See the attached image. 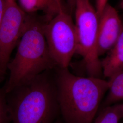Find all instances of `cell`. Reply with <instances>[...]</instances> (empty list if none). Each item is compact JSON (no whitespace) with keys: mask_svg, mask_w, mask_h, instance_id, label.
I'll return each mask as SVG.
<instances>
[{"mask_svg":"<svg viewBox=\"0 0 123 123\" xmlns=\"http://www.w3.org/2000/svg\"><path fill=\"white\" fill-rule=\"evenodd\" d=\"M68 5L71 9L75 8V0H67Z\"/></svg>","mask_w":123,"mask_h":123,"instance_id":"cell-15","label":"cell"},{"mask_svg":"<svg viewBox=\"0 0 123 123\" xmlns=\"http://www.w3.org/2000/svg\"><path fill=\"white\" fill-rule=\"evenodd\" d=\"M56 68L57 100L64 122L92 123L102 99L108 91L109 81L75 75L68 68Z\"/></svg>","mask_w":123,"mask_h":123,"instance_id":"cell-1","label":"cell"},{"mask_svg":"<svg viewBox=\"0 0 123 123\" xmlns=\"http://www.w3.org/2000/svg\"><path fill=\"white\" fill-rule=\"evenodd\" d=\"M123 118L122 104L108 106L101 110L94 123H119Z\"/></svg>","mask_w":123,"mask_h":123,"instance_id":"cell-11","label":"cell"},{"mask_svg":"<svg viewBox=\"0 0 123 123\" xmlns=\"http://www.w3.org/2000/svg\"><path fill=\"white\" fill-rule=\"evenodd\" d=\"M123 23L115 9L107 4L99 17L97 51L99 57L108 53L119 39Z\"/></svg>","mask_w":123,"mask_h":123,"instance_id":"cell-7","label":"cell"},{"mask_svg":"<svg viewBox=\"0 0 123 123\" xmlns=\"http://www.w3.org/2000/svg\"><path fill=\"white\" fill-rule=\"evenodd\" d=\"M108 93L104 102V107L123 100V71L109 79Z\"/></svg>","mask_w":123,"mask_h":123,"instance_id":"cell-10","label":"cell"},{"mask_svg":"<svg viewBox=\"0 0 123 123\" xmlns=\"http://www.w3.org/2000/svg\"><path fill=\"white\" fill-rule=\"evenodd\" d=\"M100 61L103 74L105 77L110 79L123 71V26L116 43Z\"/></svg>","mask_w":123,"mask_h":123,"instance_id":"cell-8","label":"cell"},{"mask_svg":"<svg viewBox=\"0 0 123 123\" xmlns=\"http://www.w3.org/2000/svg\"><path fill=\"white\" fill-rule=\"evenodd\" d=\"M52 70L45 72L6 93L12 123L56 122L60 110Z\"/></svg>","mask_w":123,"mask_h":123,"instance_id":"cell-2","label":"cell"},{"mask_svg":"<svg viewBox=\"0 0 123 123\" xmlns=\"http://www.w3.org/2000/svg\"><path fill=\"white\" fill-rule=\"evenodd\" d=\"M108 0H96V10L98 17H100L106 6L108 4Z\"/></svg>","mask_w":123,"mask_h":123,"instance_id":"cell-13","label":"cell"},{"mask_svg":"<svg viewBox=\"0 0 123 123\" xmlns=\"http://www.w3.org/2000/svg\"><path fill=\"white\" fill-rule=\"evenodd\" d=\"M28 14L16 0H6L0 25V82L7 71L11 54L22 35Z\"/></svg>","mask_w":123,"mask_h":123,"instance_id":"cell-6","label":"cell"},{"mask_svg":"<svg viewBox=\"0 0 123 123\" xmlns=\"http://www.w3.org/2000/svg\"><path fill=\"white\" fill-rule=\"evenodd\" d=\"M75 23L77 48L90 77L100 78L101 61L97 51L99 17L89 0H75Z\"/></svg>","mask_w":123,"mask_h":123,"instance_id":"cell-4","label":"cell"},{"mask_svg":"<svg viewBox=\"0 0 123 123\" xmlns=\"http://www.w3.org/2000/svg\"><path fill=\"white\" fill-rule=\"evenodd\" d=\"M122 123H123V122H122Z\"/></svg>","mask_w":123,"mask_h":123,"instance_id":"cell-20","label":"cell"},{"mask_svg":"<svg viewBox=\"0 0 123 123\" xmlns=\"http://www.w3.org/2000/svg\"><path fill=\"white\" fill-rule=\"evenodd\" d=\"M19 5L27 14L42 11L46 14L48 21L63 10L56 0H18Z\"/></svg>","mask_w":123,"mask_h":123,"instance_id":"cell-9","label":"cell"},{"mask_svg":"<svg viewBox=\"0 0 123 123\" xmlns=\"http://www.w3.org/2000/svg\"><path fill=\"white\" fill-rule=\"evenodd\" d=\"M45 23L28 14L15 56L7 67L8 78L2 87L6 93L57 67L49 52L44 34Z\"/></svg>","mask_w":123,"mask_h":123,"instance_id":"cell-3","label":"cell"},{"mask_svg":"<svg viewBox=\"0 0 123 123\" xmlns=\"http://www.w3.org/2000/svg\"><path fill=\"white\" fill-rule=\"evenodd\" d=\"M6 0H0V25L1 22L2 18L4 11L5 6L6 4Z\"/></svg>","mask_w":123,"mask_h":123,"instance_id":"cell-14","label":"cell"},{"mask_svg":"<svg viewBox=\"0 0 123 123\" xmlns=\"http://www.w3.org/2000/svg\"><path fill=\"white\" fill-rule=\"evenodd\" d=\"M57 0V2L58 3V5H59V6H60L61 8H63L62 5V0Z\"/></svg>","mask_w":123,"mask_h":123,"instance_id":"cell-16","label":"cell"},{"mask_svg":"<svg viewBox=\"0 0 123 123\" xmlns=\"http://www.w3.org/2000/svg\"><path fill=\"white\" fill-rule=\"evenodd\" d=\"M11 119L6 99V93L0 88V123H10Z\"/></svg>","mask_w":123,"mask_h":123,"instance_id":"cell-12","label":"cell"},{"mask_svg":"<svg viewBox=\"0 0 123 123\" xmlns=\"http://www.w3.org/2000/svg\"><path fill=\"white\" fill-rule=\"evenodd\" d=\"M119 8L123 10V0H121L119 3Z\"/></svg>","mask_w":123,"mask_h":123,"instance_id":"cell-17","label":"cell"},{"mask_svg":"<svg viewBox=\"0 0 123 123\" xmlns=\"http://www.w3.org/2000/svg\"><path fill=\"white\" fill-rule=\"evenodd\" d=\"M55 123H62V122L60 119H57V120L56 121V122H55Z\"/></svg>","mask_w":123,"mask_h":123,"instance_id":"cell-18","label":"cell"},{"mask_svg":"<svg viewBox=\"0 0 123 123\" xmlns=\"http://www.w3.org/2000/svg\"><path fill=\"white\" fill-rule=\"evenodd\" d=\"M122 111H123V104H122Z\"/></svg>","mask_w":123,"mask_h":123,"instance_id":"cell-19","label":"cell"},{"mask_svg":"<svg viewBox=\"0 0 123 123\" xmlns=\"http://www.w3.org/2000/svg\"><path fill=\"white\" fill-rule=\"evenodd\" d=\"M44 31L53 61L58 67L68 68L77 48L76 28L70 15L60 12L45 23Z\"/></svg>","mask_w":123,"mask_h":123,"instance_id":"cell-5","label":"cell"}]
</instances>
